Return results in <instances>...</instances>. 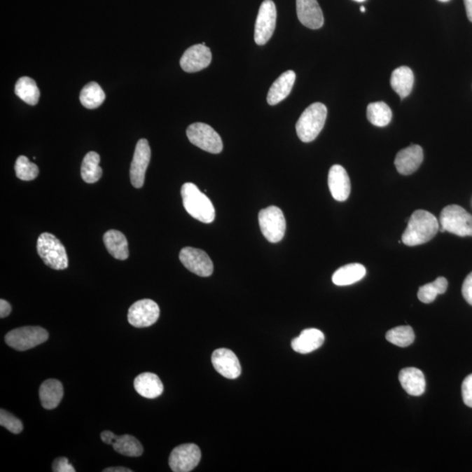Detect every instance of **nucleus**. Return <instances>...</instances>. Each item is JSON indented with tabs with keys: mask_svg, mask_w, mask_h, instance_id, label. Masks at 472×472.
<instances>
[{
	"mask_svg": "<svg viewBox=\"0 0 472 472\" xmlns=\"http://www.w3.org/2000/svg\"><path fill=\"white\" fill-rule=\"evenodd\" d=\"M299 21L310 29H319L324 25V15L317 0H297Z\"/></svg>",
	"mask_w": 472,
	"mask_h": 472,
	"instance_id": "nucleus-18",
	"label": "nucleus"
},
{
	"mask_svg": "<svg viewBox=\"0 0 472 472\" xmlns=\"http://www.w3.org/2000/svg\"><path fill=\"white\" fill-rule=\"evenodd\" d=\"M414 74L408 67L403 66L394 69L391 76L390 84L392 89L399 95L401 99L410 96L414 86Z\"/></svg>",
	"mask_w": 472,
	"mask_h": 472,
	"instance_id": "nucleus-24",
	"label": "nucleus"
},
{
	"mask_svg": "<svg viewBox=\"0 0 472 472\" xmlns=\"http://www.w3.org/2000/svg\"><path fill=\"white\" fill-rule=\"evenodd\" d=\"M0 425L13 434H20L23 431V424L20 419L5 410H0Z\"/></svg>",
	"mask_w": 472,
	"mask_h": 472,
	"instance_id": "nucleus-35",
	"label": "nucleus"
},
{
	"mask_svg": "<svg viewBox=\"0 0 472 472\" xmlns=\"http://www.w3.org/2000/svg\"><path fill=\"white\" fill-rule=\"evenodd\" d=\"M462 294L468 304L472 306V272L468 275L462 287Z\"/></svg>",
	"mask_w": 472,
	"mask_h": 472,
	"instance_id": "nucleus-38",
	"label": "nucleus"
},
{
	"mask_svg": "<svg viewBox=\"0 0 472 472\" xmlns=\"http://www.w3.org/2000/svg\"><path fill=\"white\" fill-rule=\"evenodd\" d=\"M179 260L186 269L196 274L197 276L207 277L214 272L212 260L202 249L186 247L179 253Z\"/></svg>",
	"mask_w": 472,
	"mask_h": 472,
	"instance_id": "nucleus-12",
	"label": "nucleus"
},
{
	"mask_svg": "<svg viewBox=\"0 0 472 472\" xmlns=\"http://www.w3.org/2000/svg\"><path fill=\"white\" fill-rule=\"evenodd\" d=\"M366 273V268L361 263L347 264L333 274V283L337 286H347L361 281Z\"/></svg>",
	"mask_w": 472,
	"mask_h": 472,
	"instance_id": "nucleus-25",
	"label": "nucleus"
},
{
	"mask_svg": "<svg viewBox=\"0 0 472 472\" xmlns=\"http://www.w3.org/2000/svg\"><path fill=\"white\" fill-rule=\"evenodd\" d=\"M40 399L42 407L46 410H54L59 406L64 394L61 382L55 379L45 380L40 387Z\"/></svg>",
	"mask_w": 472,
	"mask_h": 472,
	"instance_id": "nucleus-23",
	"label": "nucleus"
},
{
	"mask_svg": "<svg viewBox=\"0 0 472 472\" xmlns=\"http://www.w3.org/2000/svg\"><path fill=\"white\" fill-rule=\"evenodd\" d=\"M422 161H424V150L417 144H412L397 153L394 165L401 175H410L418 170Z\"/></svg>",
	"mask_w": 472,
	"mask_h": 472,
	"instance_id": "nucleus-16",
	"label": "nucleus"
},
{
	"mask_svg": "<svg viewBox=\"0 0 472 472\" xmlns=\"http://www.w3.org/2000/svg\"><path fill=\"white\" fill-rule=\"evenodd\" d=\"M439 230V221L434 214L425 210H417L408 221L401 241L410 247L424 244L434 238Z\"/></svg>",
	"mask_w": 472,
	"mask_h": 472,
	"instance_id": "nucleus-1",
	"label": "nucleus"
},
{
	"mask_svg": "<svg viewBox=\"0 0 472 472\" xmlns=\"http://www.w3.org/2000/svg\"><path fill=\"white\" fill-rule=\"evenodd\" d=\"M296 80V74L292 70L282 74L271 85L268 93L267 102L270 105L279 104L291 92Z\"/></svg>",
	"mask_w": 472,
	"mask_h": 472,
	"instance_id": "nucleus-21",
	"label": "nucleus"
},
{
	"mask_svg": "<svg viewBox=\"0 0 472 472\" xmlns=\"http://www.w3.org/2000/svg\"><path fill=\"white\" fill-rule=\"evenodd\" d=\"M99 163V154L95 153V151H90L89 153L86 154V156L83 158L82 170H81L84 181L89 183V184H93V183L99 181L102 175H103V170H102Z\"/></svg>",
	"mask_w": 472,
	"mask_h": 472,
	"instance_id": "nucleus-28",
	"label": "nucleus"
},
{
	"mask_svg": "<svg viewBox=\"0 0 472 472\" xmlns=\"http://www.w3.org/2000/svg\"><path fill=\"white\" fill-rule=\"evenodd\" d=\"M212 363L214 369L228 379H236L241 375L242 366L237 356L226 348H220L214 352Z\"/></svg>",
	"mask_w": 472,
	"mask_h": 472,
	"instance_id": "nucleus-15",
	"label": "nucleus"
},
{
	"mask_svg": "<svg viewBox=\"0 0 472 472\" xmlns=\"http://www.w3.org/2000/svg\"><path fill=\"white\" fill-rule=\"evenodd\" d=\"M361 13H365V12H366V8H365L364 6H361Z\"/></svg>",
	"mask_w": 472,
	"mask_h": 472,
	"instance_id": "nucleus-43",
	"label": "nucleus"
},
{
	"mask_svg": "<svg viewBox=\"0 0 472 472\" xmlns=\"http://www.w3.org/2000/svg\"><path fill=\"white\" fill-rule=\"evenodd\" d=\"M325 342V335L318 329L310 328L303 331L300 335L291 342V347L298 354H306L319 349Z\"/></svg>",
	"mask_w": 472,
	"mask_h": 472,
	"instance_id": "nucleus-19",
	"label": "nucleus"
},
{
	"mask_svg": "<svg viewBox=\"0 0 472 472\" xmlns=\"http://www.w3.org/2000/svg\"><path fill=\"white\" fill-rule=\"evenodd\" d=\"M48 333L40 326H25L7 333L6 342L17 351H27L43 344L48 340Z\"/></svg>",
	"mask_w": 472,
	"mask_h": 472,
	"instance_id": "nucleus-6",
	"label": "nucleus"
},
{
	"mask_svg": "<svg viewBox=\"0 0 472 472\" xmlns=\"http://www.w3.org/2000/svg\"><path fill=\"white\" fill-rule=\"evenodd\" d=\"M15 94L25 103L30 105H36L40 99V90L36 83L30 77H21L15 85Z\"/></svg>",
	"mask_w": 472,
	"mask_h": 472,
	"instance_id": "nucleus-29",
	"label": "nucleus"
},
{
	"mask_svg": "<svg viewBox=\"0 0 472 472\" xmlns=\"http://www.w3.org/2000/svg\"><path fill=\"white\" fill-rule=\"evenodd\" d=\"M105 93L99 84L91 82L81 91L80 101L84 107L93 110L103 104Z\"/></svg>",
	"mask_w": 472,
	"mask_h": 472,
	"instance_id": "nucleus-30",
	"label": "nucleus"
},
{
	"mask_svg": "<svg viewBox=\"0 0 472 472\" xmlns=\"http://www.w3.org/2000/svg\"><path fill=\"white\" fill-rule=\"evenodd\" d=\"M441 232L461 236H472V216L462 207L447 206L440 216Z\"/></svg>",
	"mask_w": 472,
	"mask_h": 472,
	"instance_id": "nucleus-5",
	"label": "nucleus"
},
{
	"mask_svg": "<svg viewBox=\"0 0 472 472\" xmlns=\"http://www.w3.org/2000/svg\"><path fill=\"white\" fill-rule=\"evenodd\" d=\"M11 312H12V307H11L9 303L1 299V300H0V318H6V317L10 314Z\"/></svg>",
	"mask_w": 472,
	"mask_h": 472,
	"instance_id": "nucleus-39",
	"label": "nucleus"
},
{
	"mask_svg": "<svg viewBox=\"0 0 472 472\" xmlns=\"http://www.w3.org/2000/svg\"><path fill=\"white\" fill-rule=\"evenodd\" d=\"M259 225L264 237L271 243L283 240L286 231V221L279 207L271 206L260 211Z\"/></svg>",
	"mask_w": 472,
	"mask_h": 472,
	"instance_id": "nucleus-7",
	"label": "nucleus"
},
{
	"mask_svg": "<svg viewBox=\"0 0 472 472\" xmlns=\"http://www.w3.org/2000/svg\"><path fill=\"white\" fill-rule=\"evenodd\" d=\"M37 251L46 265L53 270H62L69 267L65 247L54 235L43 233L39 236Z\"/></svg>",
	"mask_w": 472,
	"mask_h": 472,
	"instance_id": "nucleus-4",
	"label": "nucleus"
},
{
	"mask_svg": "<svg viewBox=\"0 0 472 472\" xmlns=\"http://www.w3.org/2000/svg\"><path fill=\"white\" fill-rule=\"evenodd\" d=\"M468 19L472 22V0H464Z\"/></svg>",
	"mask_w": 472,
	"mask_h": 472,
	"instance_id": "nucleus-41",
	"label": "nucleus"
},
{
	"mask_svg": "<svg viewBox=\"0 0 472 472\" xmlns=\"http://www.w3.org/2000/svg\"><path fill=\"white\" fill-rule=\"evenodd\" d=\"M448 289V281L445 277H440L433 283L424 285L418 291V298L424 304H431L434 302L440 294H445Z\"/></svg>",
	"mask_w": 472,
	"mask_h": 472,
	"instance_id": "nucleus-32",
	"label": "nucleus"
},
{
	"mask_svg": "<svg viewBox=\"0 0 472 472\" xmlns=\"http://www.w3.org/2000/svg\"><path fill=\"white\" fill-rule=\"evenodd\" d=\"M202 459V452L195 443H186L172 450L169 466L174 472H189L195 469Z\"/></svg>",
	"mask_w": 472,
	"mask_h": 472,
	"instance_id": "nucleus-10",
	"label": "nucleus"
},
{
	"mask_svg": "<svg viewBox=\"0 0 472 472\" xmlns=\"http://www.w3.org/2000/svg\"><path fill=\"white\" fill-rule=\"evenodd\" d=\"M14 169H15L17 178L25 181H34L40 172L37 165L32 163L26 156H20L17 158Z\"/></svg>",
	"mask_w": 472,
	"mask_h": 472,
	"instance_id": "nucleus-34",
	"label": "nucleus"
},
{
	"mask_svg": "<svg viewBox=\"0 0 472 472\" xmlns=\"http://www.w3.org/2000/svg\"><path fill=\"white\" fill-rule=\"evenodd\" d=\"M386 339L397 347H407L414 342L415 333L410 326H398L387 333Z\"/></svg>",
	"mask_w": 472,
	"mask_h": 472,
	"instance_id": "nucleus-33",
	"label": "nucleus"
},
{
	"mask_svg": "<svg viewBox=\"0 0 472 472\" xmlns=\"http://www.w3.org/2000/svg\"><path fill=\"white\" fill-rule=\"evenodd\" d=\"M212 62V53L206 45L197 44L186 50L181 60L185 72L195 73L207 68Z\"/></svg>",
	"mask_w": 472,
	"mask_h": 472,
	"instance_id": "nucleus-14",
	"label": "nucleus"
},
{
	"mask_svg": "<svg viewBox=\"0 0 472 472\" xmlns=\"http://www.w3.org/2000/svg\"><path fill=\"white\" fill-rule=\"evenodd\" d=\"M116 434H114L113 432L109 431H105L104 432L101 433V439L102 441H103L105 443H107V445H112V443H113V440L115 438Z\"/></svg>",
	"mask_w": 472,
	"mask_h": 472,
	"instance_id": "nucleus-40",
	"label": "nucleus"
},
{
	"mask_svg": "<svg viewBox=\"0 0 472 472\" xmlns=\"http://www.w3.org/2000/svg\"><path fill=\"white\" fill-rule=\"evenodd\" d=\"M160 306L151 299H142L130 306L128 321L137 328H146L154 325L160 318Z\"/></svg>",
	"mask_w": 472,
	"mask_h": 472,
	"instance_id": "nucleus-11",
	"label": "nucleus"
},
{
	"mask_svg": "<svg viewBox=\"0 0 472 472\" xmlns=\"http://www.w3.org/2000/svg\"><path fill=\"white\" fill-rule=\"evenodd\" d=\"M52 470L55 472H76L75 468L66 457H58L54 461Z\"/></svg>",
	"mask_w": 472,
	"mask_h": 472,
	"instance_id": "nucleus-37",
	"label": "nucleus"
},
{
	"mask_svg": "<svg viewBox=\"0 0 472 472\" xmlns=\"http://www.w3.org/2000/svg\"><path fill=\"white\" fill-rule=\"evenodd\" d=\"M104 472H132V471L125 467H110L104 470Z\"/></svg>",
	"mask_w": 472,
	"mask_h": 472,
	"instance_id": "nucleus-42",
	"label": "nucleus"
},
{
	"mask_svg": "<svg viewBox=\"0 0 472 472\" xmlns=\"http://www.w3.org/2000/svg\"><path fill=\"white\" fill-rule=\"evenodd\" d=\"M399 380L401 387L410 396H420L425 392V376L420 369L408 368L401 370Z\"/></svg>",
	"mask_w": 472,
	"mask_h": 472,
	"instance_id": "nucleus-22",
	"label": "nucleus"
},
{
	"mask_svg": "<svg viewBox=\"0 0 472 472\" xmlns=\"http://www.w3.org/2000/svg\"><path fill=\"white\" fill-rule=\"evenodd\" d=\"M440 2L446 3L450 1V0H438Z\"/></svg>",
	"mask_w": 472,
	"mask_h": 472,
	"instance_id": "nucleus-44",
	"label": "nucleus"
},
{
	"mask_svg": "<svg viewBox=\"0 0 472 472\" xmlns=\"http://www.w3.org/2000/svg\"><path fill=\"white\" fill-rule=\"evenodd\" d=\"M277 24V8L272 0H264L261 5L256 21L255 41L265 45L272 37Z\"/></svg>",
	"mask_w": 472,
	"mask_h": 472,
	"instance_id": "nucleus-9",
	"label": "nucleus"
},
{
	"mask_svg": "<svg viewBox=\"0 0 472 472\" xmlns=\"http://www.w3.org/2000/svg\"><path fill=\"white\" fill-rule=\"evenodd\" d=\"M111 445L116 452L126 457H140L144 452L143 446L139 440L130 435H116Z\"/></svg>",
	"mask_w": 472,
	"mask_h": 472,
	"instance_id": "nucleus-27",
	"label": "nucleus"
},
{
	"mask_svg": "<svg viewBox=\"0 0 472 472\" xmlns=\"http://www.w3.org/2000/svg\"><path fill=\"white\" fill-rule=\"evenodd\" d=\"M134 387L137 394L147 399H155L160 396L164 391V385L160 377L153 373H143L136 377Z\"/></svg>",
	"mask_w": 472,
	"mask_h": 472,
	"instance_id": "nucleus-20",
	"label": "nucleus"
},
{
	"mask_svg": "<svg viewBox=\"0 0 472 472\" xmlns=\"http://www.w3.org/2000/svg\"><path fill=\"white\" fill-rule=\"evenodd\" d=\"M354 1H356V2H361H361L366 1V0H354Z\"/></svg>",
	"mask_w": 472,
	"mask_h": 472,
	"instance_id": "nucleus-45",
	"label": "nucleus"
},
{
	"mask_svg": "<svg viewBox=\"0 0 472 472\" xmlns=\"http://www.w3.org/2000/svg\"><path fill=\"white\" fill-rule=\"evenodd\" d=\"M151 148L146 139H142L137 142L134 153L132 165H130V181L134 188H141L144 184L146 172L151 161Z\"/></svg>",
	"mask_w": 472,
	"mask_h": 472,
	"instance_id": "nucleus-13",
	"label": "nucleus"
},
{
	"mask_svg": "<svg viewBox=\"0 0 472 472\" xmlns=\"http://www.w3.org/2000/svg\"><path fill=\"white\" fill-rule=\"evenodd\" d=\"M328 186L331 193L338 202H345L349 198L351 182L346 169L340 165L331 167L328 175Z\"/></svg>",
	"mask_w": 472,
	"mask_h": 472,
	"instance_id": "nucleus-17",
	"label": "nucleus"
},
{
	"mask_svg": "<svg viewBox=\"0 0 472 472\" xmlns=\"http://www.w3.org/2000/svg\"><path fill=\"white\" fill-rule=\"evenodd\" d=\"M327 118V108L325 104L315 103L310 105L299 118L296 130L304 143L315 140L325 126Z\"/></svg>",
	"mask_w": 472,
	"mask_h": 472,
	"instance_id": "nucleus-3",
	"label": "nucleus"
},
{
	"mask_svg": "<svg viewBox=\"0 0 472 472\" xmlns=\"http://www.w3.org/2000/svg\"><path fill=\"white\" fill-rule=\"evenodd\" d=\"M462 396L464 404L472 408V373L464 379L462 385Z\"/></svg>",
	"mask_w": 472,
	"mask_h": 472,
	"instance_id": "nucleus-36",
	"label": "nucleus"
},
{
	"mask_svg": "<svg viewBox=\"0 0 472 472\" xmlns=\"http://www.w3.org/2000/svg\"><path fill=\"white\" fill-rule=\"evenodd\" d=\"M190 142L207 153L218 154L223 150L221 137L212 127L203 123H195L186 130Z\"/></svg>",
	"mask_w": 472,
	"mask_h": 472,
	"instance_id": "nucleus-8",
	"label": "nucleus"
},
{
	"mask_svg": "<svg viewBox=\"0 0 472 472\" xmlns=\"http://www.w3.org/2000/svg\"><path fill=\"white\" fill-rule=\"evenodd\" d=\"M104 242L108 252L118 260H126L129 257V247L127 239L121 232L109 230L104 235Z\"/></svg>",
	"mask_w": 472,
	"mask_h": 472,
	"instance_id": "nucleus-26",
	"label": "nucleus"
},
{
	"mask_svg": "<svg viewBox=\"0 0 472 472\" xmlns=\"http://www.w3.org/2000/svg\"><path fill=\"white\" fill-rule=\"evenodd\" d=\"M181 197L186 212L195 219L203 223H211L216 219V209L212 202L193 183H186L182 186Z\"/></svg>",
	"mask_w": 472,
	"mask_h": 472,
	"instance_id": "nucleus-2",
	"label": "nucleus"
},
{
	"mask_svg": "<svg viewBox=\"0 0 472 472\" xmlns=\"http://www.w3.org/2000/svg\"><path fill=\"white\" fill-rule=\"evenodd\" d=\"M366 115H368V121L372 125L378 127L387 126L392 120V111L384 102L370 104Z\"/></svg>",
	"mask_w": 472,
	"mask_h": 472,
	"instance_id": "nucleus-31",
	"label": "nucleus"
}]
</instances>
